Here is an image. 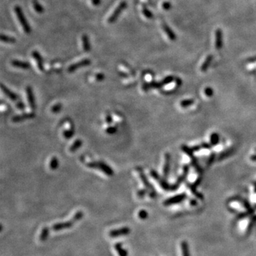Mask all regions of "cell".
<instances>
[{"mask_svg": "<svg viewBox=\"0 0 256 256\" xmlns=\"http://www.w3.org/2000/svg\"><path fill=\"white\" fill-rule=\"evenodd\" d=\"M162 29H163L164 32H165V34H166V36H167V37L171 40L174 39L175 36H174V35L173 32H171V30H170V29L167 26H166V24H164V23L162 24Z\"/></svg>", "mask_w": 256, "mask_h": 256, "instance_id": "cell-19", "label": "cell"}, {"mask_svg": "<svg viewBox=\"0 0 256 256\" xmlns=\"http://www.w3.org/2000/svg\"><path fill=\"white\" fill-rule=\"evenodd\" d=\"M162 7H163V9H164V10H167V9L169 8V4L168 2H164L163 3V4H162Z\"/></svg>", "mask_w": 256, "mask_h": 256, "instance_id": "cell-34", "label": "cell"}, {"mask_svg": "<svg viewBox=\"0 0 256 256\" xmlns=\"http://www.w3.org/2000/svg\"><path fill=\"white\" fill-rule=\"evenodd\" d=\"M83 216H84V214H83V212H82L81 211H79L76 212V213H75V215L72 218V220L74 221L75 223H76V222H77V221L81 220V219L83 218Z\"/></svg>", "mask_w": 256, "mask_h": 256, "instance_id": "cell-24", "label": "cell"}, {"mask_svg": "<svg viewBox=\"0 0 256 256\" xmlns=\"http://www.w3.org/2000/svg\"><path fill=\"white\" fill-rule=\"evenodd\" d=\"M49 235V228L47 227H44L43 228V229L41 230V233H40L39 235V240L40 241H41V242H43V241H46L47 238H48Z\"/></svg>", "mask_w": 256, "mask_h": 256, "instance_id": "cell-18", "label": "cell"}, {"mask_svg": "<svg viewBox=\"0 0 256 256\" xmlns=\"http://www.w3.org/2000/svg\"><path fill=\"white\" fill-rule=\"evenodd\" d=\"M26 96L27 100H28L29 106H30L31 109L32 110H34L36 109V102H35V98H34V93H33L32 88L31 86H28L26 88Z\"/></svg>", "mask_w": 256, "mask_h": 256, "instance_id": "cell-10", "label": "cell"}, {"mask_svg": "<svg viewBox=\"0 0 256 256\" xmlns=\"http://www.w3.org/2000/svg\"><path fill=\"white\" fill-rule=\"evenodd\" d=\"M142 13H143L144 15L145 16V17L147 18V19H152V14L146 7H144V8L142 9Z\"/></svg>", "mask_w": 256, "mask_h": 256, "instance_id": "cell-28", "label": "cell"}, {"mask_svg": "<svg viewBox=\"0 0 256 256\" xmlns=\"http://www.w3.org/2000/svg\"><path fill=\"white\" fill-rule=\"evenodd\" d=\"M179 248H180L181 256H190L189 246H188L186 241H181L180 244H179Z\"/></svg>", "mask_w": 256, "mask_h": 256, "instance_id": "cell-13", "label": "cell"}, {"mask_svg": "<svg viewBox=\"0 0 256 256\" xmlns=\"http://www.w3.org/2000/svg\"><path fill=\"white\" fill-rule=\"evenodd\" d=\"M229 206L231 208V209L235 210V211L241 213H246L249 210V208L248 206H246V204L241 202H237V201H233L232 202H230Z\"/></svg>", "mask_w": 256, "mask_h": 256, "instance_id": "cell-5", "label": "cell"}, {"mask_svg": "<svg viewBox=\"0 0 256 256\" xmlns=\"http://www.w3.org/2000/svg\"><path fill=\"white\" fill-rule=\"evenodd\" d=\"M58 164H59V162H58V158L56 157H54L51 158V160L50 161V163H49V167H50L51 169L55 170L58 167Z\"/></svg>", "mask_w": 256, "mask_h": 256, "instance_id": "cell-21", "label": "cell"}, {"mask_svg": "<svg viewBox=\"0 0 256 256\" xmlns=\"http://www.w3.org/2000/svg\"><path fill=\"white\" fill-rule=\"evenodd\" d=\"M33 7H34V10H36V12L37 13H41L43 12V8L42 6L38 2L37 0H33Z\"/></svg>", "mask_w": 256, "mask_h": 256, "instance_id": "cell-23", "label": "cell"}, {"mask_svg": "<svg viewBox=\"0 0 256 256\" xmlns=\"http://www.w3.org/2000/svg\"><path fill=\"white\" fill-rule=\"evenodd\" d=\"M75 132H74V128H72V129H68V130H65L63 132V136L64 138L65 139H67V140H68V139H71L72 138L73 136H74Z\"/></svg>", "mask_w": 256, "mask_h": 256, "instance_id": "cell-25", "label": "cell"}, {"mask_svg": "<svg viewBox=\"0 0 256 256\" xmlns=\"http://www.w3.org/2000/svg\"><path fill=\"white\" fill-rule=\"evenodd\" d=\"M222 38H221V32L219 29L216 31L215 34V47L216 49H219L221 47V42H222Z\"/></svg>", "mask_w": 256, "mask_h": 256, "instance_id": "cell-16", "label": "cell"}, {"mask_svg": "<svg viewBox=\"0 0 256 256\" xmlns=\"http://www.w3.org/2000/svg\"><path fill=\"white\" fill-rule=\"evenodd\" d=\"M130 231V228L127 227V226L118 228V229H113L109 232V236L111 238L123 236V235H127L128 234H129Z\"/></svg>", "mask_w": 256, "mask_h": 256, "instance_id": "cell-6", "label": "cell"}, {"mask_svg": "<svg viewBox=\"0 0 256 256\" xmlns=\"http://www.w3.org/2000/svg\"><path fill=\"white\" fill-rule=\"evenodd\" d=\"M126 7H127V2H126L125 1H121V2L118 4V6L115 8V10H114V12H113V14L110 16L107 21H108L110 24L114 23L118 18L119 15L121 14L122 11L126 9Z\"/></svg>", "mask_w": 256, "mask_h": 256, "instance_id": "cell-4", "label": "cell"}, {"mask_svg": "<svg viewBox=\"0 0 256 256\" xmlns=\"http://www.w3.org/2000/svg\"><path fill=\"white\" fill-rule=\"evenodd\" d=\"M61 108H62L61 104V103H57V104H56V105H54V106H53L51 110H52L53 113H59L60 111H61Z\"/></svg>", "mask_w": 256, "mask_h": 256, "instance_id": "cell-27", "label": "cell"}, {"mask_svg": "<svg viewBox=\"0 0 256 256\" xmlns=\"http://www.w3.org/2000/svg\"><path fill=\"white\" fill-rule=\"evenodd\" d=\"M116 132H117V127H114V126H111V127H109L108 128L106 129V132L110 135L114 134V133Z\"/></svg>", "mask_w": 256, "mask_h": 256, "instance_id": "cell-29", "label": "cell"}, {"mask_svg": "<svg viewBox=\"0 0 256 256\" xmlns=\"http://www.w3.org/2000/svg\"><path fill=\"white\" fill-rule=\"evenodd\" d=\"M100 2H101V0H92V3L96 6V5L98 6V4H100Z\"/></svg>", "mask_w": 256, "mask_h": 256, "instance_id": "cell-35", "label": "cell"}, {"mask_svg": "<svg viewBox=\"0 0 256 256\" xmlns=\"http://www.w3.org/2000/svg\"><path fill=\"white\" fill-rule=\"evenodd\" d=\"M104 78H105V76L103 74H98L96 75V79L98 81H102L104 80Z\"/></svg>", "mask_w": 256, "mask_h": 256, "instance_id": "cell-31", "label": "cell"}, {"mask_svg": "<svg viewBox=\"0 0 256 256\" xmlns=\"http://www.w3.org/2000/svg\"><path fill=\"white\" fill-rule=\"evenodd\" d=\"M253 222V218L250 217L243 218V219L239 221L237 224V230L238 233L241 235H246L248 233L251 228Z\"/></svg>", "mask_w": 256, "mask_h": 256, "instance_id": "cell-1", "label": "cell"}, {"mask_svg": "<svg viewBox=\"0 0 256 256\" xmlns=\"http://www.w3.org/2000/svg\"><path fill=\"white\" fill-rule=\"evenodd\" d=\"M12 65L16 68H20L22 69H29L30 68V64L27 62L18 61V60H14L12 61Z\"/></svg>", "mask_w": 256, "mask_h": 256, "instance_id": "cell-15", "label": "cell"}, {"mask_svg": "<svg viewBox=\"0 0 256 256\" xmlns=\"http://www.w3.org/2000/svg\"><path fill=\"white\" fill-rule=\"evenodd\" d=\"M35 117V113H24V114L20 115H16V116L13 117L12 119V121L13 122H19L24 121L26 120H29V119L34 118Z\"/></svg>", "mask_w": 256, "mask_h": 256, "instance_id": "cell-11", "label": "cell"}, {"mask_svg": "<svg viewBox=\"0 0 256 256\" xmlns=\"http://www.w3.org/2000/svg\"><path fill=\"white\" fill-rule=\"evenodd\" d=\"M82 42H83V50L86 52H88L90 50V45L89 38L86 34H84L82 36Z\"/></svg>", "mask_w": 256, "mask_h": 256, "instance_id": "cell-17", "label": "cell"}, {"mask_svg": "<svg viewBox=\"0 0 256 256\" xmlns=\"http://www.w3.org/2000/svg\"><path fill=\"white\" fill-rule=\"evenodd\" d=\"M82 144H83V142L80 140H76L74 142V143L70 147V152H74L76 150H78L79 148L81 147Z\"/></svg>", "mask_w": 256, "mask_h": 256, "instance_id": "cell-20", "label": "cell"}, {"mask_svg": "<svg viewBox=\"0 0 256 256\" xmlns=\"http://www.w3.org/2000/svg\"><path fill=\"white\" fill-rule=\"evenodd\" d=\"M1 41H4L5 42V43H14L16 42L15 38L12 37V36L4 35V34H1Z\"/></svg>", "mask_w": 256, "mask_h": 256, "instance_id": "cell-22", "label": "cell"}, {"mask_svg": "<svg viewBox=\"0 0 256 256\" xmlns=\"http://www.w3.org/2000/svg\"><path fill=\"white\" fill-rule=\"evenodd\" d=\"M105 121H106V122H107V123H108V124H110L111 122H112L113 119H112V117H111L110 115H106Z\"/></svg>", "mask_w": 256, "mask_h": 256, "instance_id": "cell-32", "label": "cell"}, {"mask_svg": "<svg viewBox=\"0 0 256 256\" xmlns=\"http://www.w3.org/2000/svg\"><path fill=\"white\" fill-rule=\"evenodd\" d=\"M145 193H146L145 190H140V191H138V195L139 197H140V198H142V197L144 196Z\"/></svg>", "mask_w": 256, "mask_h": 256, "instance_id": "cell-33", "label": "cell"}, {"mask_svg": "<svg viewBox=\"0 0 256 256\" xmlns=\"http://www.w3.org/2000/svg\"><path fill=\"white\" fill-rule=\"evenodd\" d=\"M32 56L33 58H34V59L36 60V63H37V65L38 69H39L41 71H43L44 70V68H43V60H42V58L41 56V55H40L37 51H33L32 53Z\"/></svg>", "mask_w": 256, "mask_h": 256, "instance_id": "cell-12", "label": "cell"}, {"mask_svg": "<svg viewBox=\"0 0 256 256\" xmlns=\"http://www.w3.org/2000/svg\"><path fill=\"white\" fill-rule=\"evenodd\" d=\"M1 90L3 91V93L6 95V96L9 98V99H10L11 100H12V101L14 102H16V103L20 101L19 96H18L16 93H14V92H12V90H10L7 87L5 86L4 84H1Z\"/></svg>", "mask_w": 256, "mask_h": 256, "instance_id": "cell-9", "label": "cell"}, {"mask_svg": "<svg viewBox=\"0 0 256 256\" xmlns=\"http://www.w3.org/2000/svg\"><path fill=\"white\" fill-rule=\"evenodd\" d=\"M74 224L75 222L72 219L69 221H65V222L57 223V224H55L52 226V230H54V231H60V230H62L68 229V228L72 227Z\"/></svg>", "mask_w": 256, "mask_h": 256, "instance_id": "cell-8", "label": "cell"}, {"mask_svg": "<svg viewBox=\"0 0 256 256\" xmlns=\"http://www.w3.org/2000/svg\"><path fill=\"white\" fill-rule=\"evenodd\" d=\"M114 248L119 256H128L127 250L122 248V244L121 243H115Z\"/></svg>", "mask_w": 256, "mask_h": 256, "instance_id": "cell-14", "label": "cell"}, {"mask_svg": "<svg viewBox=\"0 0 256 256\" xmlns=\"http://www.w3.org/2000/svg\"><path fill=\"white\" fill-rule=\"evenodd\" d=\"M14 12H15L16 15L17 16L18 19H19L20 24L22 26L24 31L26 34L30 33L31 27L30 26H29V23L27 22V20L26 19V17L24 14V12H22V10L21 9V7L19 6H16L14 7Z\"/></svg>", "mask_w": 256, "mask_h": 256, "instance_id": "cell-3", "label": "cell"}, {"mask_svg": "<svg viewBox=\"0 0 256 256\" xmlns=\"http://www.w3.org/2000/svg\"><path fill=\"white\" fill-rule=\"evenodd\" d=\"M86 166L88 167L93 168V169H99L104 174H105L106 175L110 177L113 176V174H114L112 168L103 162H91L87 163Z\"/></svg>", "mask_w": 256, "mask_h": 256, "instance_id": "cell-2", "label": "cell"}, {"mask_svg": "<svg viewBox=\"0 0 256 256\" xmlns=\"http://www.w3.org/2000/svg\"><path fill=\"white\" fill-rule=\"evenodd\" d=\"M90 63L91 62L90 59H88V58L83 59L81 60V61L77 62L76 63L71 64L70 66L68 68V71L69 73H73L74 72V71H76V70H78V69L80 68L87 66V65H89Z\"/></svg>", "mask_w": 256, "mask_h": 256, "instance_id": "cell-7", "label": "cell"}, {"mask_svg": "<svg viewBox=\"0 0 256 256\" xmlns=\"http://www.w3.org/2000/svg\"><path fill=\"white\" fill-rule=\"evenodd\" d=\"M16 107H17L20 110H24V108H25L24 104L23 102L21 101V100H20V101H19L18 102H16Z\"/></svg>", "mask_w": 256, "mask_h": 256, "instance_id": "cell-30", "label": "cell"}, {"mask_svg": "<svg viewBox=\"0 0 256 256\" xmlns=\"http://www.w3.org/2000/svg\"><path fill=\"white\" fill-rule=\"evenodd\" d=\"M138 217L141 220H145L148 217V213L145 210H140L138 213Z\"/></svg>", "mask_w": 256, "mask_h": 256, "instance_id": "cell-26", "label": "cell"}]
</instances>
